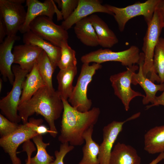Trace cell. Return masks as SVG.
Returning a JSON list of instances; mask_svg holds the SVG:
<instances>
[{
    "mask_svg": "<svg viewBox=\"0 0 164 164\" xmlns=\"http://www.w3.org/2000/svg\"><path fill=\"white\" fill-rule=\"evenodd\" d=\"M63 105L57 91L46 85L39 89L29 99L19 105L18 113L23 124L35 113L42 116L48 124L50 136L55 138L58 132L55 121L60 116Z\"/></svg>",
    "mask_w": 164,
    "mask_h": 164,
    "instance_id": "1",
    "label": "cell"
},
{
    "mask_svg": "<svg viewBox=\"0 0 164 164\" xmlns=\"http://www.w3.org/2000/svg\"><path fill=\"white\" fill-rule=\"evenodd\" d=\"M61 99L63 110L58 140L61 143L80 146L84 142V133L97 121L100 109L94 107L87 112H80L73 107L67 100Z\"/></svg>",
    "mask_w": 164,
    "mask_h": 164,
    "instance_id": "2",
    "label": "cell"
},
{
    "mask_svg": "<svg viewBox=\"0 0 164 164\" xmlns=\"http://www.w3.org/2000/svg\"><path fill=\"white\" fill-rule=\"evenodd\" d=\"M143 38L142 50L144 55L143 67L144 76L152 81L160 83V79L154 68L153 57L155 47L163 28L158 12L155 10Z\"/></svg>",
    "mask_w": 164,
    "mask_h": 164,
    "instance_id": "3",
    "label": "cell"
},
{
    "mask_svg": "<svg viewBox=\"0 0 164 164\" xmlns=\"http://www.w3.org/2000/svg\"><path fill=\"white\" fill-rule=\"evenodd\" d=\"M102 67L101 64L98 63H94L91 65L83 63L76 85L68 99L70 104L78 111L86 112L91 110L92 102L87 97V87L96 71Z\"/></svg>",
    "mask_w": 164,
    "mask_h": 164,
    "instance_id": "4",
    "label": "cell"
},
{
    "mask_svg": "<svg viewBox=\"0 0 164 164\" xmlns=\"http://www.w3.org/2000/svg\"><path fill=\"white\" fill-rule=\"evenodd\" d=\"M14 81L11 91L0 100V109L2 113L10 121L18 123L22 120L18 113V107L20 100L23 83L29 73L22 69L18 65L12 66Z\"/></svg>",
    "mask_w": 164,
    "mask_h": 164,
    "instance_id": "5",
    "label": "cell"
},
{
    "mask_svg": "<svg viewBox=\"0 0 164 164\" xmlns=\"http://www.w3.org/2000/svg\"><path fill=\"white\" fill-rule=\"evenodd\" d=\"M160 0H148L137 2L124 8H119L108 4L105 5L113 13L120 32L124 31L127 22L132 18L143 16L147 23L152 20Z\"/></svg>",
    "mask_w": 164,
    "mask_h": 164,
    "instance_id": "6",
    "label": "cell"
},
{
    "mask_svg": "<svg viewBox=\"0 0 164 164\" xmlns=\"http://www.w3.org/2000/svg\"><path fill=\"white\" fill-rule=\"evenodd\" d=\"M140 58L138 47L132 45L127 50L119 52H114L108 48H101L82 56L80 60L83 63H88L94 62L101 64L108 61H117L128 67L138 64Z\"/></svg>",
    "mask_w": 164,
    "mask_h": 164,
    "instance_id": "7",
    "label": "cell"
},
{
    "mask_svg": "<svg viewBox=\"0 0 164 164\" xmlns=\"http://www.w3.org/2000/svg\"><path fill=\"white\" fill-rule=\"evenodd\" d=\"M39 119L30 118L27 123L19 125L18 128L12 134L0 138V146L9 155L12 164H22L21 160L17 155V149L21 144L38 135L33 128Z\"/></svg>",
    "mask_w": 164,
    "mask_h": 164,
    "instance_id": "8",
    "label": "cell"
},
{
    "mask_svg": "<svg viewBox=\"0 0 164 164\" xmlns=\"http://www.w3.org/2000/svg\"><path fill=\"white\" fill-rule=\"evenodd\" d=\"M25 0H0V19L7 36L16 35L24 23L26 11L22 4Z\"/></svg>",
    "mask_w": 164,
    "mask_h": 164,
    "instance_id": "9",
    "label": "cell"
},
{
    "mask_svg": "<svg viewBox=\"0 0 164 164\" xmlns=\"http://www.w3.org/2000/svg\"><path fill=\"white\" fill-rule=\"evenodd\" d=\"M126 68V71L111 75L110 80L114 94L121 100L125 110L128 111L129 109L130 103L133 98L138 96L144 97L145 96L134 91L131 87L132 75L139 69V66L134 65Z\"/></svg>",
    "mask_w": 164,
    "mask_h": 164,
    "instance_id": "10",
    "label": "cell"
},
{
    "mask_svg": "<svg viewBox=\"0 0 164 164\" xmlns=\"http://www.w3.org/2000/svg\"><path fill=\"white\" fill-rule=\"evenodd\" d=\"M29 29L44 39L58 47H60L63 42H67L69 38L67 31L45 16L36 18L30 24Z\"/></svg>",
    "mask_w": 164,
    "mask_h": 164,
    "instance_id": "11",
    "label": "cell"
},
{
    "mask_svg": "<svg viewBox=\"0 0 164 164\" xmlns=\"http://www.w3.org/2000/svg\"><path fill=\"white\" fill-rule=\"evenodd\" d=\"M26 2L27 10L25 21L19 30L21 33L24 34L29 30L30 24L38 16H45L53 19L56 13L58 21L63 19L61 11L53 0H46L41 2L38 0H26Z\"/></svg>",
    "mask_w": 164,
    "mask_h": 164,
    "instance_id": "12",
    "label": "cell"
},
{
    "mask_svg": "<svg viewBox=\"0 0 164 164\" xmlns=\"http://www.w3.org/2000/svg\"><path fill=\"white\" fill-rule=\"evenodd\" d=\"M140 112L135 114L123 121H114L105 126L103 129V140L100 145L98 156L99 164H109L111 152L118 136L126 122L138 118Z\"/></svg>",
    "mask_w": 164,
    "mask_h": 164,
    "instance_id": "13",
    "label": "cell"
},
{
    "mask_svg": "<svg viewBox=\"0 0 164 164\" xmlns=\"http://www.w3.org/2000/svg\"><path fill=\"white\" fill-rule=\"evenodd\" d=\"M99 0H79L78 5L72 14L61 25L66 31L77 22L96 12H102L113 15L106 7Z\"/></svg>",
    "mask_w": 164,
    "mask_h": 164,
    "instance_id": "14",
    "label": "cell"
},
{
    "mask_svg": "<svg viewBox=\"0 0 164 164\" xmlns=\"http://www.w3.org/2000/svg\"><path fill=\"white\" fill-rule=\"evenodd\" d=\"M20 37L16 35L7 36L0 45V71L5 81L8 80L12 85L14 81V76L12 65L14 63V56L12 50L15 42Z\"/></svg>",
    "mask_w": 164,
    "mask_h": 164,
    "instance_id": "15",
    "label": "cell"
},
{
    "mask_svg": "<svg viewBox=\"0 0 164 164\" xmlns=\"http://www.w3.org/2000/svg\"><path fill=\"white\" fill-rule=\"evenodd\" d=\"M144 61V55L143 53H140V58L138 63V71L132 75L131 83L134 85L139 84L144 90L145 96L142 100L143 104L145 105L151 102L152 104L156 94L158 91H164V83L156 84L149 79L145 77L143 72V67Z\"/></svg>",
    "mask_w": 164,
    "mask_h": 164,
    "instance_id": "16",
    "label": "cell"
},
{
    "mask_svg": "<svg viewBox=\"0 0 164 164\" xmlns=\"http://www.w3.org/2000/svg\"><path fill=\"white\" fill-rule=\"evenodd\" d=\"M43 50L31 44H24L15 46L12 52L14 63L18 64L22 70L29 72L37 63L38 58Z\"/></svg>",
    "mask_w": 164,
    "mask_h": 164,
    "instance_id": "17",
    "label": "cell"
},
{
    "mask_svg": "<svg viewBox=\"0 0 164 164\" xmlns=\"http://www.w3.org/2000/svg\"><path fill=\"white\" fill-rule=\"evenodd\" d=\"M141 158L131 145L119 142L113 147L109 164H141Z\"/></svg>",
    "mask_w": 164,
    "mask_h": 164,
    "instance_id": "18",
    "label": "cell"
},
{
    "mask_svg": "<svg viewBox=\"0 0 164 164\" xmlns=\"http://www.w3.org/2000/svg\"><path fill=\"white\" fill-rule=\"evenodd\" d=\"M22 41L24 44L37 46L47 54L51 63L56 68L60 59L61 48L55 46L39 37L29 30L23 34Z\"/></svg>",
    "mask_w": 164,
    "mask_h": 164,
    "instance_id": "19",
    "label": "cell"
},
{
    "mask_svg": "<svg viewBox=\"0 0 164 164\" xmlns=\"http://www.w3.org/2000/svg\"><path fill=\"white\" fill-rule=\"evenodd\" d=\"M88 17L96 33L99 45L108 48L118 43L116 35L101 18L95 14Z\"/></svg>",
    "mask_w": 164,
    "mask_h": 164,
    "instance_id": "20",
    "label": "cell"
},
{
    "mask_svg": "<svg viewBox=\"0 0 164 164\" xmlns=\"http://www.w3.org/2000/svg\"><path fill=\"white\" fill-rule=\"evenodd\" d=\"M46 85L38 70L37 63L26 75L23 83L19 104L29 99L40 88Z\"/></svg>",
    "mask_w": 164,
    "mask_h": 164,
    "instance_id": "21",
    "label": "cell"
},
{
    "mask_svg": "<svg viewBox=\"0 0 164 164\" xmlns=\"http://www.w3.org/2000/svg\"><path fill=\"white\" fill-rule=\"evenodd\" d=\"M144 149L152 154L164 152V125L155 126L146 133Z\"/></svg>",
    "mask_w": 164,
    "mask_h": 164,
    "instance_id": "22",
    "label": "cell"
},
{
    "mask_svg": "<svg viewBox=\"0 0 164 164\" xmlns=\"http://www.w3.org/2000/svg\"><path fill=\"white\" fill-rule=\"evenodd\" d=\"M74 30L77 38L84 45L91 47L99 45L96 33L88 16L77 22Z\"/></svg>",
    "mask_w": 164,
    "mask_h": 164,
    "instance_id": "23",
    "label": "cell"
},
{
    "mask_svg": "<svg viewBox=\"0 0 164 164\" xmlns=\"http://www.w3.org/2000/svg\"><path fill=\"white\" fill-rule=\"evenodd\" d=\"M77 71V66L60 69L56 76L57 91L61 98L67 100L71 96L74 87L73 85V80Z\"/></svg>",
    "mask_w": 164,
    "mask_h": 164,
    "instance_id": "24",
    "label": "cell"
},
{
    "mask_svg": "<svg viewBox=\"0 0 164 164\" xmlns=\"http://www.w3.org/2000/svg\"><path fill=\"white\" fill-rule=\"evenodd\" d=\"M94 127L91 126L83 135L85 144L82 148L83 158L78 164H99L100 145L92 139Z\"/></svg>",
    "mask_w": 164,
    "mask_h": 164,
    "instance_id": "25",
    "label": "cell"
},
{
    "mask_svg": "<svg viewBox=\"0 0 164 164\" xmlns=\"http://www.w3.org/2000/svg\"><path fill=\"white\" fill-rule=\"evenodd\" d=\"M36 63L39 73L46 85L51 89H54L52 79L56 68L44 50L39 54Z\"/></svg>",
    "mask_w": 164,
    "mask_h": 164,
    "instance_id": "26",
    "label": "cell"
},
{
    "mask_svg": "<svg viewBox=\"0 0 164 164\" xmlns=\"http://www.w3.org/2000/svg\"><path fill=\"white\" fill-rule=\"evenodd\" d=\"M35 144L37 152L36 155L32 157L31 164H50L54 160L53 156L49 155L46 150V147L50 143L44 142L42 135H37L32 138Z\"/></svg>",
    "mask_w": 164,
    "mask_h": 164,
    "instance_id": "27",
    "label": "cell"
},
{
    "mask_svg": "<svg viewBox=\"0 0 164 164\" xmlns=\"http://www.w3.org/2000/svg\"><path fill=\"white\" fill-rule=\"evenodd\" d=\"M154 68L160 79L164 83V37H160L155 47L153 57Z\"/></svg>",
    "mask_w": 164,
    "mask_h": 164,
    "instance_id": "28",
    "label": "cell"
},
{
    "mask_svg": "<svg viewBox=\"0 0 164 164\" xmlns=\"http://www.w3.org/2000/svg\"><path fill=\"white\" fill-rule=\"evenodd\" d=\"M61 55L57 66L60 69L76 66V52L68 45L67 42H63L60 46Z\"/></svg>",
    "mask_w": 164,
    "mask_h": 164,
    "instance_id": "29",
    "label": "cell"
},
{
    "mask_svg": "<svg viewBox=\"0 0 164 164\" xmlns=\"http://www.w3.org/2000/svg\"><path fill=\"white\" fill-rule=\"evenodd\" d=\"M18 123L12 122L0 114V135L1 138L6 137L14 132L19 126Z\"/></svg>",
    "mask_w": 164,
    "mask_h": 164,
    "instance_id": "30",
    "label": "cell"
},
{
    "mask_svg": "<svg viewBox=\"0 0 164 164\" xmlns=\"http://www.w3.org/2000/svg\"><path fill=\"white\" fill-rule=\"evenodd\" d=\"M79 0H61L60 8L64 20L67 19L77 8Z\"/></svg>",
    "mask_w": 164,
    "mask_h": 164,
    "instance_id": "31",
    "label": "cell"
},
{
    "mask_svg": "<svg viewBox=\"0 0 164 164\" xmlns=\"http://www.w3.org/2000/svg\"><path fill=\"white\" fill-rule=\"evenodd\" d=\"M74 148V146L70 145L68 143H61L59 150H56L54 152L55 159L50 164H64L63 159L65 156Z\"/></svg>",
    "mask_w": 164,
    "mask_h": 164,
    "instance_id": "32",
    "label": "cell"
},
{
    "mask_svg": "<svg viewBox=\"0 0 164 164\" xmlns=\"http://www.w3.org/2000/svg\"><path fill=\"white\" fill-rule=\"evenodd\" d=\"M158 12L163 28H164V0H160L156 8Z\"/></svg>",
    "mask_w": 164,
    "mask_h": 164,
    "instance_id": "33",
    "label": "cell"
},
{
    "mask_svg": "<svg viewBox=\"0 0 164 164\" xmlns=\"http://www.w3.org/2000/svg\"><path fill=\"white\" fill-rule=\"evenodd\" d=\"M159 105L164 106V91L160 95L155 97L152 104L151 105H147L146 108V109H148L152 107Z\"/></svg>",
    "mask_w": 164,
    "mask_h": 164,
    "instance_id": "34",
    "label": "cell"
},
{
    "mask_svg": "<svg viewBox=\"0 0 164 164\" xmlns=\"http://www.w3.org/2000/svg\"><path fill=\"white\" fill-rule=\"evenodd\" d=\"M6 35H7L6 31L5 25L0 19V43H2L4 41V38Z\"/></svg>",
    "mask_w": 164,
    "mask_h": 164,
    "instance_id": "35",
    "label": "cell"
},
{
    "mask_svg": "<svg viewBox=\"0 0 164 164\" xmlns=\"http://www.w3.org/2000/svg\"><path fill=\"white\" fill-rule=\"evenodd\" d=\"M164 159V152L160 153L158 156L149 164H158Z\"/></svg>",
    "mask_w": 164,
    "mask_h": 164,
    "instance_id": "36",
    "label": "cell"
},
{
    "mask_svg": "<svg viewBox=\"0 0 164 164\" xmlns=\"http://www.w3.org/2000/svg\"><path fill=\"white\" fill-rule=\"evenodd\" d=\"M2 86V80L0 78V92H1Z\"/></svg>",
    "mask_w": 164,
    "mask_h": 164,
    "instance_id": "37",
    "label": "cell"
},
{
    "mask_svg": "<svg viewBox=\"0 0 164 164\" xmlns=\"http://www.w3.org/2000/svg\"><path fill=\"white\" fill-rule=\"evenodd\" d=\"M31 159H27L26 160V162L25 164H31L30 163V160Z\"/></svg>",
    "mask_w": 164,
    "mask_h": 164,
    "instance_id": "38",
    "label": "cell"
}]
</instances>
